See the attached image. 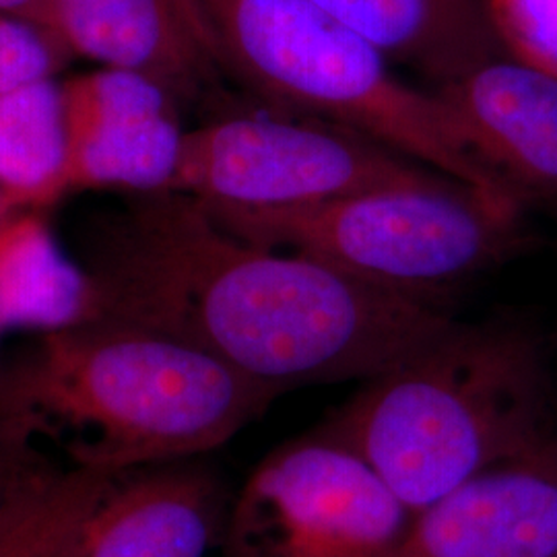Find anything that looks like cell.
Segmentation results:
<instances>
[{"label":"cell","mask_w":557,"mask_h":557,"mask_svg":"<svg viewBox=\"0 0 557 557\" xmlns=\"http://www.w3.org/2000/svg\"><path fill=\"white\" fill-rule=\"evenodd\" d=\"M89 275L96 319L182 338L277 395L372 379L450 322L438 306L236 238L180 193L140 195Z\"/></svg>","instance_id":"obj_1"},{"label":"cell","mask_w":557,"mask_h":557,"mask_svg":"<svg viewBox=\"0 0 557 557\" xmlns=\"http://www.w3.org/2000/svg\"><path fill=\"white\" fill-rule=\"evenodd\" d=\"M278 397L199 347L122 320L46 333L0 379V425L32 457L120 478L223 446Z\"/></svg>","instance_id":"obj_2"},{"label":"cell","mask_w":557,"mask_h":557,"mask_svg":"<svg viewBox=\"0 0 557 557\" xmlns=\"http://www.w3.org/2000/svg\"><path fill=\"white\" fill-rule=\"evenodd\" d=\"M322 425L351 444L411 512L557 440L539 343L502 322L450 320L363 380Z\"/></svg>","instance_id":"obj_3"},{"label":"cell","mask_w":557,"mask_h":557,"mask_svg":"<svg viewBox=\"0 0 557 557\" xmlns=\"http://www.w3.org/2000/svg\"><path fill=\"white\" fill-rule=\"evenodd\" d=\"M227 75L278 112L358 131L492 199L524 200L471 149L434 89L395 66L312 0H200Z\"/></svg>","instance_id":"obj_4"},{"label":"cell","mask_w":557,"mask_h":557,"mask_svg":"<svg viewBox=\"0 0 557 557\" xmlns=\"http://www.w3.org/2000/svg\"><path fill=\"white\" fill-rule=\"evenodd\" d=\"M524 209L448 176L215 221L269 250L436 306L440 294L512 257Z\"/></svg>","instance_id":"obj_5"},{"label":"cell","mask_w":557,"mask_h":557,"mask_svg":"<svg viewBox=\"0 0 557 557\" xmlns=\"http://www.w3.org/2000/svg\"><path fill=\"white\" fill-rule=\"evenodd\" d=\"M444 176L326 120L277 112L215 120L184 139L176 190L213 220L292 209Z\"/></svg>","instance_id":"obj_6"},{"label":"cell","mask_w":557,"mask_h":557,"mask_svg":"<svg viewBox=\"0 0 557 557\" xmlns=\"http://www.w3.org/2000/svg\"><path fill=\"white\" fill-rule=\"evenodd\" d=\"M411 510L324 425L281 444L223 522V557H397Z\"/></svg>","instance_id":"obj_7"},{"label":"cell","mask_w":557,"mask_h":557,"mask_svg":"<svg viewBox=\"0 0 557 557\" xmlns=\"http://www.w3.org/2000/svg\"><path fill=\"white\" fill-rule=\"evenodd\" d=\"M71 188L174 193L186 128L180 103L156 81L106 69L64 83Z\"/></svg>","instance_id":"obj_8"},{"label":"cell","mask_w":557,"mask_h":557,"mask_svg":"<svg viewBox=\"0 0 557 557\" xmlns=\"http://www.w3.org/2000/svg\"><path fill=\"white\" fill-rule=\"evenodd\" d=\"M397 557H557V440L416 510Z\"/></svg>","instance_id":"obj_9"},{"label":"cell","mask_w":557,"mask_h":557,"mask_svg":"<svg viewBox=\"0 0 557 557\" xmlns=\"http://www.w3.org/2000/svg\"><path fill=\"white\" fill-rule=\"evenodd\" d=\"M48 29L69 54L156 81L180 106L227 75L200 0H52Z\"/></svg>","instance_id":"obj_10"},{"label":"cell","mask_w":557,"mask_h":557,"mask_svg":"<svg viewBox=\"0 0 557 557\" xmlns=\"http://www.w3.org/2000/svg\"><path fill=\"white\" fill-rule=\"evenodd\" d=\"M434 91L527 207L557 200V77L502 52Z\"/></svg>","instance_id":"obj_11"},{"label":"cell","mask_w":557,"mask_h":557,"mask_svg":"<svg viewBox=\"0 0 557 557\" xmlns=\"http://www.w3.org/2000/svg\"><path fill=\"white\" fill-rule=\"evenodd\" d=\"M223 522L215 478L168 462L114 479L59 557H209Z\"/></svg>","instance_id":"obj_12"},{"label":"cell","mask_w":557,"mask_h":557,"mask_svg":"<svg viewBox=\"0 0 557 557\" xmlns=\"http://www.w3.org/2000/svg\"><path fill=\"white\" fill-rule=\"evenodd\" d=\"M432 89L502 54L485 0H312Z\"/></svg>","instance_id":"obj_13"},{"label":"cell","mask_w":557,"mask_h":557,"mask_svg":"<svg viewBox=\"0 0 557 557\" xmlns=\"http://www.w3.org/2000/svg\"><path fill=\"white\" fill-rule=\"evenodd\" d=\"M96 283L32 215L0 221V329L46 333L96 319Z\"/></svg>","instance_id":"obj_14"},{"label":"cell","mask_w":557,"mask_h":557,"mask_svg":"<svg viewBox=\"0 0 557 557\" xmlns=\"http://www.w3.org/2000/svg\"><path fill=\"white\" fill-rule=\"evenodd\" d=\"M0 190L11 209L50 205L73 190L66 94L54 77L0 91Z\"/></svg>","instance_id":"obj_15"},{"label":"cell","mask_w":557,"mask_h":557,"mask_svg":"<svg viewBox=\"0 0 557 557\" xmlns=\"http://www.w3.org/2000/svg\"><path fill=\"white\" fill-rule=\"evenodd\" d=\"M112 479L32 467L0 517V557H59Z\"/></svg>","instance_id":"obj_16"},{"label":"cell","mask_w":557,"mask_h":557,"mask_svg":"<svg viewBox=\"0 0 557 557\" xmlns=\"http://www.w3.org/2000/svg\"><path fill=\"white\" fill-rule=\"evenodd\" d=\"M502 50L557 77V0H485Z\"/></svg>","instance_id":"obj_17"},{"label":"cell","mask_w":557,"mask_h":557,"mask_svg":"<svg viewBox=\"0 0 557 557\" xmlns=\"http://www.w3.org/2000/svg\"><path fill=\"white\" fill-rule=\"evenodd\" d=\"M66 54L50 32L0 13V91L27 81L54 77Z\"/></svg>","instance_id":"obj_18"},{"label":"cell","mask_w":557,"mask_h":557,"mask_svg":"<svg viewBox=\"0 0 557 557\" xmlns=\"http://www.w3.org/2000/svg\"><path fill=\"white\" fill-rule=\"evenodd\" d=\"M32 467V457L0 425V517Z\"/></svg>","instance_id":"obj_19"},{"label":"cell","mask_w":557,"mask_h":557,"mask_svg":"<svg viewBox=\"0 0 557 557\" xmlns=\"http://www.w3.org/2000/svg\"><path fill=\"white\" fill-rule=\"evenodd\" d=\"M50 4L52 0H0V13L17 20L29 21L50 32Z\"/></svg>","instance_id":"obj_20"},{"label":"cell","mask_w":557,"mask_h":557,"mask_svg":"<svg viewBox=\"0 0 557 557\" xmlns=\"http://www.w3.org/2000/svg\"><path fill=\"white\" fill-rule=\"evenodd\" d=\"M9 211H11V205H9V200H7V197H4L2 190H0V221L9 215Z\"/></svg>","instance_id":"obj_21"},{"label":"cell","mask_w":557,"mask_h":557,"mask_svg":"<svg viewBox=\"0 0 557 557\" xmlns=\"http://www.w3.org/2000/svg\"><path fill=\"white\" fill-rule=\"evenodd\" d=\"M0 333H2V329H0Z\"/></svg>","instance_id":"obj_22"}]
</instances>
